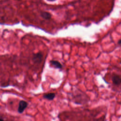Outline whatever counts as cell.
<instances>
[{"instance_id": "8992f818", "label": "cell", "mask_w": 121, "mask_h": 121, "mask_svg": "<svg viewBox=\"0 0 121 121\" xmlns=\"http://www.w3.org/2000/svg\"><path fill=\"white\" fill-rule=\"evenodd\" d=\"M41 17L44 19L48 20L51 18L52 15L50 13L47 11H43L40 14Z\"/></svg>"}, {"instance_id": "52a82bcc", "label": "cell", "mask_w": 121, "mask_h": 121, "mask_svg": "<svg viewBox=\"0 0 121 121\" xmlns=\"http://www.w3.org/2000/svg\"><path fill=\"white\" fill-rule=\"evenodd\" d=\"M118 44H121V39H120V40L118 41Z\"/></svg>"}, {"instance_id": "5b68a950", "label": "cell", "mask_w": 121, "mask_h": 121, "mask_svg": "<svg viewBox=\"0 0 121 121\" xmlns=\"http://www.w3.org/2000/svg\"><path fill=\"white\" fill-rule=\"evenodd\" d=\"M55 97V94L54 93H49L44 94L43 95V98L48 100H52Z\"/></svg>"}, {"instance_id": "3957f363", "label": "cell", "mask_w": 121, "mask_h": 121, "mask_svg": "<svg viewBox=\"0 0 121 121\" xmlns=\"http://www.w3.org/2000/svg\"><path fill=\"white\" fill-rule=\"evenodd\" d=\"M112 80L113 84L119 86L121 84V76L116 74H113L112 77Z\"/></svg>"}, {"instance_id": "277c9868", "label": "cell", "mask_w": 121, "mask_h": 121, "mask_svg": "<svg viewBox=\"0 0 121 121\" xmlns=\"http://www.w3.org/2000/svg\"><path fill=\"white\" fill-rule=\"evenodd\" d=\"M50 62V64L52 67H53L56 69H61L62 68V65L59 61L55 60H51Z\"/></svg>"}, {"instance_id": "7a4b0ae2", "label": "cell", "mask_w": 121, "mask_h": 121, "mask_svg": "<svg viewBox=\"0 0 121 121\" xmlns=\"http://www.w3.org/2000/svg\"><path fill=\"white\" fill-rule=\"evenodd\" d=\"M28 106V103L27 102L21 100L19 102L18 107L17 109V112L19 113H22L24 112L26 108V107Z\"/></svg>"}, {"instance_id": "6da1fadb", "label": "cell", "mask_w": 121, "mask_h": 121, "mask_svg": "<svg viewBox=\"0 0 121 121\" xmlns=\"http://www.w3.org/2000/svg\"><path fill=\"white\" fill-rule=\"evenodd\" d=\"M43 58V55L41 52H38L33 54L32 57V60L35 63H40Z\"/></svg>"}]
</instances>
